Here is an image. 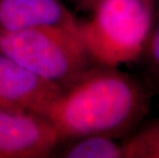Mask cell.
I'll return each instance as SVG.
<instances>
[{
  "instance_id": "1",
  "label": "cell",
  "mask_w": 159,
  "mask_h": 158,
  "mask_svg": "<svg viewBox=\"0 0 159 158\" xmlns=\"http://www.w3.org/2000/svg\"><path fill=\"white\" fill-rule=\"evenodd\" d=\"M153 95L141 77L94 63L62 88L45 119L59 139L127 138L150 112Z\"/></svg>"
},
{
  "instance_id": "2",
  "label": "cell",
  "mask_w": 159,
  "mask_h": 158,
  "mask_svg": "<svg viewBox=\"0 0 159 158\" xmlns=\"http://www.w3.org/2000/svg\"><path fill=\"white\" fill-rule=\"evenodd\" d=\"M158 0H99L80 32L96 63L137 62L157 18Z\"/></svg>"
},
{
  "instance_id": "3",
  "label": "cell",
  "mask_w": 159,
  "mask_h": 158,
  "mask_svg": "<svg viewBox=\"0 0 159 158\" xmlns=\"http://www.w3.org/2000/svg\"><path fill=\"white\" fill-rule=\"evenodd\" d=\"M0 52L65 87L94 64L77 27L47 26L0 32Z\"/></svg>"
},
{
  "instance_id": "4",
  "label": "cell",
  "mask_w": 159,
  "mask_h": 158,
  "mask_svg": "<svg viewBox=\"0 0 159 158\" xmlns=\"http://www.w3.org/2000/svg\"><path fill=\"white\" fill-rule=\"evenodd\" d=\"M62 87L0 52V108L45 118Z\"/></svg>"
},
{
  "instance_id": "5",
  "label": "cell",
  "mask_w": 159,
  "mask_h": 158,
  "mask_svg": "<svg viewBox=\"0 0 159 158\" xmlns=\"http://www.w3.org/2000/svg\"><path fill=\"white\" fill-rule=\"evenodd\" d=\"M59 143L45 118L0 108V158L47 157Z\"/></svg>"
},
{
  "instance_id": "6",
  "label": "cell",
  "mask_w": 159,
  "mask_h": 158,
  "mask_svg": "<svg viewBox=\"0 0 159 158\" xmlns=\"http://www.w3.org/2000/svg\"><path fill=\"white\" fill-rule=\"evenodd\" d=\"M79 23L61 0H0L1 32L47 26L77 27Z\"/></svg>"
},
{
  "instance_id": "7",
  "label": "cell",
  "mask_w": 159,
  "mask_h": 158,
  "mask_svg": "<svg viewBox=\"0 0 159 158\" xmlns=\"http://www.w3.org/2000/svg\"><path fill=\"white\" fill-rule=\"evenodd\" d=\"M121 144L124 158H159V117L142 123Z\"/></svg>"
},
{
  "instance_id": "8",
  "label": "cell",
  "mask_w": 159,
  "mask_h": 158,
  "mask_svg": "<svg viewBox=\"0 0 159 158\" xmlns=\"http://www.w3.org/2000/svg\"><path fill=\"white\" fill-rule=\"evenodd\" d=\"M67 158H124L123 147L116 139L102 134L74 140L64 152Z\"/></svg>"
},
{
  "instance_id": "9",
  "label": "cell",
  "mask_w": 159,
  "mask_h": 158,
  "mask_svg": "<svg viewBox=\"0 0 159 158\" xmlns=\"http://www.w3.org/2000/svg\"><path fill=\"white\" fill-rule=\"evenodd\" d=\"M138 61H141L143 66L141 79L153 97L159 100V16L155 20L152 32Z\"/></svg>"
},
{
  "instance_id": "10",
  "label": "cell",
  "mask_w": 159,
  "mask_h": 158,
  "mask_svg": "<svg viewBox=\"0 0 159 158\" xmlns=\"http://www.w3.org/2000/svg\"><path fill=\"white\" fill-rule=\"evenodd\" d=\"M67 1L80 11L90 12L99 0H67Z\"/></svg>"
}]
</instances>
